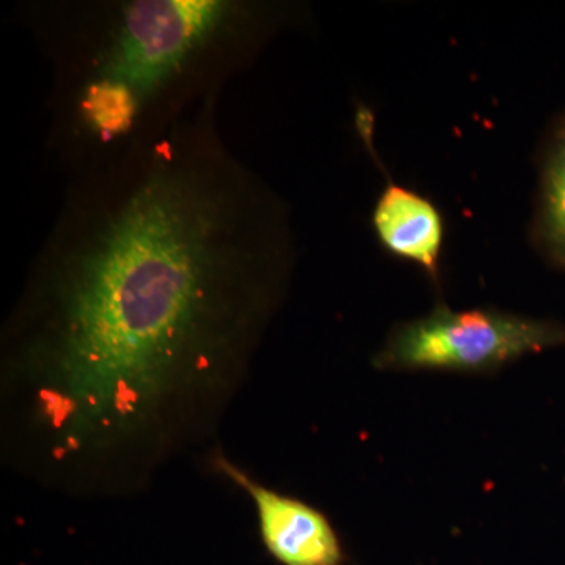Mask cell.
Returning a JSON list of instances; mask_svg holds the SVG:
<instances>
[{
  "label": "cell",
  "mask_w": 565,
  "mask_h": 565,
  "mask_svg": "<svg viewBox=\"0 0 565 565\" xmlns=\"http://www.w3.org/2000/svg\"><path fill=\"white\" fill-rule=\"evenodd\" d=\"M294 263L288 206L226 147L217 99L71 177L3 344L44 457L172 444L243 373Z\"/></svg>",
  "instance_id": "obj_1"
},
{
  "label": "cell",
  "mask_w": 565,
  "mask_h": 565,
  "mask_svg": "<svg viewBox=\"0 0 565 565\" xmlns=\"http://www.w3.org/2000/svg\"><path fill=\"white\" fill-rule=\"evenodd\" d=\"M51 63L47 147L70 177L136 150L247 70L299 9L266 0H115L35 7Z\"/></svg>",
  "instance_id": "obj_2"
},
{
  "label": "cell",
  "mask_w": 565,
  "mask_h": 565,
  "mask_svg": "<svg viewBox=\"0 0 565 565\" xmlns=\"http://www.w3.org/2000/svg\"><path fill=\"white\" fill-rule=\"evenodd\" d=\"M565 348V323L493 307L452 310L440 300L422 318L394 323L374 353L382 373L497 375L527 355Z\"/></svg>",
  "instance_id": "obj_3"
},
{
  "label": "cell",
  "mask_w": 565,
  "mask_h": 565,
  "mask_svg": "<svg viewBox=\"0 0 565 565\" xmlns=\"http://www.w3.org/2000/svg\"><path fill=\"white\" fill-rule=\"evenodd\" d=\"M355 126L371 159L386 180L371 215L375 239L386 255L412 264L437 291H441V259L446 243L444 212L429 196L390 177L374 147V117L366 106L356 107Z\"/></svg>",
  "instance_id": "obj_4"
},
{
  "label": "cell",
  "mask_w": 565,
  "mask_h": 565,
  "mask_svg": "<svg viewBox=\"0 0 565 565\" xmlns=\"http://www.w3.org/2000/svg\"><path fill=\"white\" fill-rule=\"evenodd\" d=\"M214 467L250 497L263 545L278 564L345 565L340 534L318 508L255 481L226 457L215 456Z\"/></svg>",
  "instance_id": "obj_5"
},
{
  "label": "cell",
  "mask_w": 565,
  "mask_h": 565,
  "mask_svg": "<svg viewBox=\"0 0 565 565\" xmlns=\"http://www.w3.org/2000/svg\"><path fill=\"white\" fill-rule=\"evenodd\" d=\"M535 163L537 195L527 237L550 269L565 274V110L550 121Z\"/></svg>",
  "instance_id": "obj_6"
}]
</instances>
